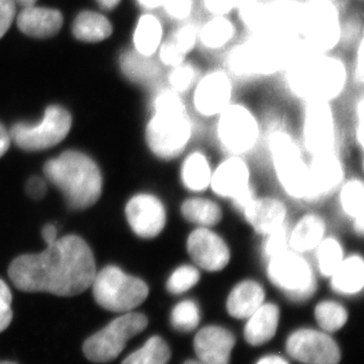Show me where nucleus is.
<instances>
[{
	"instance_id": "42",
	"label": "nucleus",
	"mask_w": 364,
	"mask_h": 364,
	"mask_svg": "<svg viewBox=\"0 0 364 364\" xmlns=\"http://www.w3.org/2000/svg\"><path fill=\"white\" fill-rule=\"evenodd\" d=\"M289 229L286 224L263 237L262 254L265 259L289 250Z\"/></svg>"
},
{
	"instance_id": "21",
	"label": "nucleus",
	"mask_w": 364,
	"mask_h": 364,
	"mask_svg": "<svg viewBox=\"0 0 364 364\" xmlns=\"http://www.w3.org/2000/svg\"><path fill=\"white\" fill-rule=\"evenodd\" d=\"M242 215L256 234L264 237L287 224V208L279 198L255 196L242 210Z\"/></svg>"
},
{
	"instance_id": "52",
	"label": "nucleus",
	"mask_w": 364,
	"mask_h": 364,
	"mask_svg": "<svg viewBox=\"0 0 364 364\" xmlns=\"http://www.w3.org/2000/svg\"><path fill=\"white\" fill-rule=\"evenodd\" d=\"M42 236L46 243H47V246L51 245V244L57 240L56 227L53 226V225H47V226H45L44 229L42 230Z\"/></svg>"
},
{
	"instance_id": "57",
	"label": "nucleus",
	"mask_w": 364,
	"mask_h": 364,
	"mask_svg": "<svg viewBox=\"0 0 364 364\" xmlns=\"http://www.w3.org/2000/svg\"><path fill=\"white\" fill-rule=\"evenodd\" d=\"M183 364H205V363H202V361H200V360H188V361H186V363H184Z\"/></svg>"
},
{
	"instance_id": "33",
	"label": "nucleus",
	"mask_w": 364,
	"mask_h": 364,
	"mask_svg": "<svg viewBox=\"0 0 364 364\" xmlns=\"http://www.w3.org/2000/svg\"><path fill=\"white\" fill-rule=\"evenodd\" d=\"M314 251L318 272L326 279L331 277L345 258L341 242L332 236H326Z\"/></svg>"
},
{
	"instance_id": "39",
	"label": "nucleus",
	"mask_w": 364,
	"mask_h": 364,
	"mask_svg": "<svg viewBox=\"0 0 364 364\" xmlns=\"http://www.w3.org/2000/svg\"><path fill=\"white\" fill-rule=\"evenodd\" d=\"M202 279V273L195 264L178 265L167 279L166 289L171 294H186L198 286Z\"/></svg>"
},
{
	"instance_id": "23",
	"label": "nucleus",
	"mask_w": 364,
	"mask_h": 364,
	"mask_svg": "<svg viewBox=\"0 0 364 364\" xmlns=\"http://www.w3.org/2000/svg\"><path fill=\"white\" fill-rule=\"evenodd\" d=\"M327 225L322 215L306 213L289 229V250L299 254L313 252L327 235Z\"/></svg>"
},
{
	"instance_id": "36",
	"label": "nucleus",
	"mask_w": 364,
	"mask_h": 364,
	"mask_svg": "<svg viewBox=\"0 0 364 364\" xmlns=\"http://www.w3.org/2000/svg\"><path fill=\"white\" fill-rule=\"evenodd\" d=\"M170 356L171 352L166 342L161 337L153 336L122 364H167Z\"/></svg>"
},
{
	"instance_id": "50",
	"label": "nucleus",
	"mask_w": 364,
	"mask_h": 364,
	"mask_svg": "<svg viewBox=\"0 0 364 364\" xmlns=\"http://www.w3.org/2000/svg\"><path fill=\"white\" fill-rule=\"evenodd\" d=\"M354 74H355L358 82L363 85L364 79V44L363 39H360L359 42L358 53H356L355 68H354Z\"/></svg>"
},
{
	"instance_id": "44",
	"label": "nucleus",
	"mask_w": 364,
	"mask_h": 364,
	"mask_svg": "<svg viewBox=\"0 0 364 364\" xmlns=\"http://www.w3.org/2000/svg\"><path fill=\"white\" fill-rule=\"evenodd\" d=\"M11 303H13V296H11V289L4 280L0 279V333L7 329L13 321Z\"/></svg>"
},
{
	"instance_id": "41",
	"label": "nucleus",
	"mask_w": 364,
	"mask_h": 364,
	"mask_svg": "<svg viewBox=\"0 0 364 364\" xmlns=\"http://www.w3.org/2000/svg\"><path fill=\"white\" fill-rule=\"evenodd\" d=\"M168 40L186 57L195 49L196 43L198 42V28L195 23H183L176 28Z\"/></svg>"
},
{
	"instance_id": "40",
	"label": "nucleus",
	"mask_w": 364,
	"mask_h": 364,
	"mask_svg": "<svg viewBox=\"0 0 364 364\" xmlns=\"http://www.w3.org/2000/svg\"><path fill=\"white\" fill-rule=\"evenodd\" d=\"M196 71L195 67L186 64V62L172 67L168 75L170 90L182 95L196 85Z\"/></svg>"
},
{
	"instance_id": "22",
	"label": "nucleus",
	"mask_w": 364,
	"mask_h": 364,
	"mask_svg": "<svg viewBox=\"0 0 364 364\" xmlns=\"http://www.w3.org/2000/svg\"><path fill=\"white\" fill-rule=\"evenodd\" d=\"M301 6L299 0L264 1V33L299 37Z\"/></svg>"
},
{
	"instance_id": "28",
	"label": "nucleus",
	"mask_w": 364,
	"mask_h": 364,
	"mask_svg": "<svg viewBox=\"0 0 364 364\" xmlns=\"http://www.w3.org/2000/svg\"><path fill=\"white\" fill-rule=\"evenodd\" d=\"M212 173V166L205 153L193 151L182 162L181 181L186 191L202 193L210 188Z\"/></svg>"
},
{
	"instance_id": "13",
	"label": "nucleus",
	"mask_w": 364,
	"mask_h": 364,
	"mask_svg": "<svg viewBox=\"0 0 364 364\" xmlns=\"http://www.w3.org/2000/svg\"><path fill=\"white\" fill-rule=\"evenodd\" d=\"M210 188L215 196L232 200L237 210H244L255 198L247 162L231 155L213 169Z\"/></svg>"
},
{
	"instance_id": "5",
	"label": "nucleus",
	"mask_w": 364,
	"mask_h": 364,
	"mask_svg": "<svg viewBox=\"0 0 364 364\" xmlns=\"http://www.w3.org/2000/svg\"><path fill=\"white\" fill-rule=\"evenodd\" d=\"M46 178L58 188L72 208L85 210L100 200L102 177L91 158L77 151H66L44 166Z\"/></svg>"
},
{
	"instance_id": "14",
	"label": "nucleus",
	"mask_w": 364,
	"mask_h": 364,
	"mask_svg": "<svg viewBox=\"0 0 364 364\" xmlns=\"http://www.w3.org/2000/svg\"><path fill=\"white\" fill-rule=\"evenodd\" d=\"M186 247L193 264L203 272H222L231 261L227 241L213 228L196 227L188 234Z\"/></svg>"
},
{
	"instance_id": "20",
	"label": "nucleus",
	"mask_w": 364,
	"mask_h": 364,
	"mask_svg": "<svg viewBox=\"0 0 364 364\" xmlns=\"http://www.w3.org/2000/svg\"><path fill=\"white\" fill-rule=\"evenodd\" d=\"M236 339L221 326H207L196 335L193 347L198 360L205 364H230Z\"/></svg>"
},
{
	"instance_id": "9",
	"label": "nucleus",
	"mask_w": 364,
	"mask_h": 364,
	"mask_svg": "<svg viewBox=\"0 0 364 364\" xmlns=\"http://www.w3.org/2000/svg\"><path fill=\"white\" fill-rule=\"evenodd\" d=\"M273 168L284 193L294 200H305L308 163L291 134L275 129L268 136Z\"/></svg>"
},
{
	"instance_id": "3",
	"label": "nucleus",
	"mask_w": 364,
	"mask_h": 364,
	"mask_svg": "<svg viewBox=\"0 0 364 364\" xmlns=\"http://www.w3.org/2000/svg\"><path fill=\"white\" fill-rule=\"evenodd\" d=\"M286 73L287 85L299 100L306 102H329L343 92L348 80L346 65L331 53L306 49Z\"/></svg>"
},
{
	"instance_id": "19",
	"label": "nucleus",
	"mask_w": 364,
	"mask_h": 364,
	"mask_svg": "<svg viewBox=\"0 0 364 364\" xmlns=\"http://www.w3.org/2000/svg\"><path fill=\"white\" fill-rule=\"evenodd\" d=\"M126 215L134 233L141 238H155L166 226L167 213L164 203L150 193L133 196L127 203Z\"/></svg>"
},
{
	"instance_id": "24",
	"label": "nucleus",
	"mask_w": 364,
	"mask_h": 364,
	"mask_svg": "<svg viewBox=\"0 0 364 364\" xmlns=\"http://www.w3.org/2000/svg\"><path fill=\"white\" fill-rule=\"evenodd\" d=\"M265 296L264 287L257 280H240L228 294L227 312L231 317L246 320L265 303Z\"/></svg>"
},
{
	"instance_id": "34",
	"label": "nucleus",
	"mask_w": 364,
	"mask_h": 364,
	"mask_svg": "<svg viewBox=\"0 0 364 364\" xmlns=\"http://www.w3.org/2000/svg\"><path fill=\"white\" fill-rule=\"evenodd\" d=\"M339 203L341 210L352 222L364 219V186L363 181L351 178L340 186Z\"/></svg>"
},
{
	"instance_id": "45",
	"label": "nucleus",
	"mask_w": 364,
	"mask_h": 364,
	"mask_svg": "<svg viewBox=\"0 0 364 364\" xmlns=\"http://www.w3.org/2000/svg\"><path fill=\"white\" fill-rule=\"evenodd\" d=\"M158 51H159L160 61L165 66L171 67L172 68V67H176L186 62V56L181 54L176 49V46L172 44L168 39L162 42Z\"/></svg>"
},
{
	"instance_id": "29",
	"label": "nucleus",
	"mask_w": 364,
	"mask_h": 364,
	"mask_svg": "<svg viewBox=\"0 0 364 364\" xmlns=\"http://www.w3.org/2000/svg\"><path fill=\"white\" fill-rule=\"evenodd\" d=\"M181 214L186 222L200 228H214L223 220V210L219 203L198 196L182 202Z\"/></svg>"
},
{
	"instance_id": "43",
	"label": "nucleus",
	"mask_w": 364,
	"mask_h": 364,
	"mask_svg": "<svg viewBox=\"0 0 364 364\" xmlns=\"http://www.w3.org/2000/svg\"><path fill=\"white\" fill-rule=\"evenodd\" d=\"M195 0H163L162 9L172 20L184 21L193 13Z\"/></svg>"
},
{
	"instance_id": "58",
	"label": "nucleus",
	"mask_w": 364,
	"mask_h": 364,
	"mask_svg": "<svg viewBox=\"0 0 364 364\" xmlns=\"http://www.w3.org/2000/svg\"><path fill=\"white\" fill-rule=\"evenodd\" d=\"M250 1H253V0H238V4H239L238 9L241 6H243V4H247V2H250Z\"/></svg>"
},
{
	"instance_id": "38",
	"label": "nucleus",
	"mask_w": 364,
	"mask_h": 364,
	"mask_svg": "<svg viewBox=\"0 0 364 364\" xmlns=\"http://www.w3.org/2000/svg\"><path fill=\"white\" fill-rule=\"evenodd\" d=\"M172 327L179 332H191L200 322V309L193 299H183L174 306L170 316Z\"/></svg>"
},
{
	"instance_id": "37",
	"label": "nucleus",
	"mask_w": 364,
	"mask_h": 364,
	"mask_svg": "<svg viewBox=\"0 0 364 364\" xmlns=\"http://www.w3.org/2000/svg\"><path fill=\"white\" fill-rule=\"evenodd\" d=\"M121 68L124 75L136 82H145L156 73V66L151 57H145L136 51L124 53L121 57Z\"/></svg>"
},
{
	"instance_id": "8",
	"label": "nucleus",
	"mask_w": 364,
	"mask_h": 364,
	"mask_svg": "<svg viewBox=\"0 0 364 364\" xmlns=\"http://www.w3.org/2000/svg\"><path fill=\"white\" fill-rule=\"evenodd\" d=\"M267 274L273 286L294 303H305L317 289L315 269L303 254L287 250L267 260Z\"/></svg>"
},
{
	"instance_id": "6",
	"label": "nucleus",
	"mask_w": 364,
	"mask_h": 364,
	"mask_svg": "<svg viewBox=\"0 0 364 364\" xmlns=\"http://www.w3.org/2000/svg\"><path fill=\"white\" fill-rule=\"evenodd\" d=\"M91 287L97 305L114 313L131 312L149 296V287L143 279L127 274L114 265L95 273Z\"/></svg>"
},
{
	"instance_id": "31",
	"label": "nucleus",
	"mask_w": 364,
	"mask_h": 364,
	"mask_svg": "<svg viewBox=\"0 0 364 364\" xmlns=\"http://www.w3.org/2000/svg\"><path fill=\"white\" fill-rule=\"evenodd\" d=\"M76 39L87 43H97L107 39L112 33V23L102 14L93 11L79 14L73 23Z\"/></svg>"
},
{
	"instance_id": "55",
	"label": "nucleus",
	"mask_w": 364,
	"mask_h": 364,
	"mask_svg": "<svg viewBox=\"0 0 364 364\" xmlns=\"http://www.w3.org/2000/svg\"><path fill=\"white\" fill-rule=\"evenodd\" d=\"M97 4L102 9H107V11H111L117 7V4L121 2V0H97Z\"/></svg>"
},
{
	"instance_id": "27",
	"label": "nucleus",
	"mask_w": 364,
	"mask_h": 364,
	"mask_svg": "<svg viewBox=\"0 0 364 364\" xmlns=\"http://www.w3.org/2000/svg\"><path fill=\"white\" fill-rule=\"evenodd\" d=\"M335 293L345 296L360 294L364 287V259L360 254L345 256L339 267L329 277Z\"/></svg>"
},
{
	"instance_id": "48",
	"label": "nucleus",
	"mask_w": 364,
	"mask_h": 364,
	"mask_svg": "<svg viewBox=\"0 0 364 364\" xmlns=\"http://www.w3.org/2000/svg\"><path fill=\"white\" fill-rule=\"evenodd\" d=\"M26 191L33 200H41L46 195L47 186L40 177H32L26 182Z\"/></svg>"
},
{
	"instance_id": "4",
	"label": "nucleus",
	"mask_w": 364,
	"mask_h": 364,
	"mask_svg": "<svg viewBox=\"0 0 364 364\" xmlns=\"http://www.w3.org/2000/svg\"><path fill=\"white\" fill-rule=\"evenodd\" d=\"M193 126L179 93L167 88L153 100V116L146 127V141L153 154L160 159L178 157L188 147Z\"/></svg>"
},
{
	"instance_id": "17",
	"label": "nucleus",
	"mask_w": 364,
	"mask_h": 364,
	"mask_svg": "<svg viewBox=\"0 0 364 364\" xmlns=\"http://www.w3.org/2000/svg\"><path fill=\"white\" fill-rule=\"evenodd\" d=\"M344 181V168L334 151L313 155L306 170V202H318L334 193Z\"/></svg>"
},
{
	"instance_id": "30",
	"label": "nucleus",
	"mask_w": 364,
	"mask_h": 364,
	"mask_svg": "<svg viewBox=\"0 0 364 364\" xmlns=\"http://www.w3.org/2000/svg\"><path fill=\"white\" fill-rule=\"evenodd\" d=\"M162 41L161 21L153 14H143L134 33L136 52L145 57H152L159 50Z\"/></svg>"
},
{
	"instance_id": "49",
	"label": "nucleus",
	"mask_w": 364,
	"mask_h": 364,
	"mask_svg": "<svg viewBox=\"0 0 364 364\" xmlns=\"http://www.w3.org/2000/svg\"><path fill=\"white\" fill-rule=\"evenodd\" d=\"M356 138L361 148L363 147L364 138V102L363 97H361L358 100V107H356Z\"/></svg>"
},
{
	"instance_id": "35",
	"label": "nucleus",
	"mask_w": 364,
	"mask_h": 364,
	"mask_svg": "<svg viewBox=\"0 0 364 364\" xmlns=\"http://www.w3.org/2000/svg\"><path fill=\"white\" fill-rule=\"evenodd\" d=\"M315 318L321 329L326 333L339 331L348 320V312L339 301L325 299L315 308Z\"/></svg>"
},
{
	"instance_id": "7",
	"label": "nucleus",
	"mask_w": 364,
	"mask_h": 364,
	"mask_svg": "<svg viewBox=\"0 0 364 364\" xmlns=\"http://www.w3.org/2000/svg\"><path fill=\"white\" fill-rule=\"evenodd\" d=\"M342 36L341 16L335 0H306L301 6L299 37L306 49L331 53Z\"/></svg>"
},
{
	"instance_id": "56",
	"label": "nucleus",
	"mask_w": 364,
	"mask_h": 364,
	"mask_svg": "<svg viewBox=\"0 0 364 364\" xmlns=\"http://www.w3.org/2000/svg\"><path fill=\"white\" fill-rule=\"evenodd\" d=\"M14 1L18 2V4H21V6L28 7L35 6L37 0H14Z\"/></svg>"
},
{
	"instance_id": "1",
	"label": "nucleus",
	"mask_w": 364,
	"mask_h": 364,
	"mask_svg": "<svg viewBox=\"0 0 364 364\" xmlns=\"http://www.w3.org/2000/svg\"><path fill=\"white\" fill-rule=\"evenodd\" d=\"M95 273L92 251L75 235L57 239L39 254L21 255L9 268V279L20 291L59 296L85 293Z\"/></svg>"
},
{
	"instance_id": "10",
	"label": "nucleus",
	"mask_w": 364,
	"mask_h": 364,
	"mask_svg": "<svg viewBox=\"0 0 364 364\" xmlns=\"http://www.w3.org/2000/svg\"><path fill=\"white\" fill-rule=\"evenodd\" d=\"M147 326L148 318L143 314L124 313L86 340L83 353L91 363H111L122 353L127 342L143 332Z\"/></svg>"
},
{
	"instance_id": "15",
	"label": "nucleus",
	"mask_w": 364,
	"mask_h": 364,
	"mask_svg": "<svg viewBox=\"0 0 364 364\" xmlns=\"http://www.w3.org/2000/svg\"><path fill=\"white\" fill-rule=\"evenodd\" d=\"M303 142L311 155L334 151L336 121L329 102H306L303 117Z\"/></svg>"
},
{
	"instance_id": "2",
	"label": "nucleus",
	"mask_w": 364,
	"mask_h": 364,
	"mask_svg": "<svg viewBox=\"0 0 364 364\" xmlns=\"http://www.w3.org/2000/svg\"><path fill=\"white\" fill-rule=\"evenodd\" d=\"M306 49L298 36L253 33L229 52L227 66L240 77L273 75L286 71Z\"/></svg>"
},
{
	"instance_id": "51",
	"label": "nucleus",
	"mask_w": 364,
	"mask_h": 364,
	"mask_svg": "<svg viewBox=\"0 0 364 364\" xmlns=\"http://www.w3.org/2000/svg\"><path fill=\"white\" fill-rule=\"evenodd\" d=\"M11 145V136L6 129L0 124V158L4 156Z\"/></svg>"
},
{
	"instance_id": "11",
	"label": "nucleus",
	"mask_w": 364,
	"mask_h": 364,
	"mask_svg": "<svg viewBox=\"0 0 364 364\" xmlns=\"http://www.w3.org/2000/svg\"><path fill=\"white\" fill-rule=\"evenodd\" d=\"M217 138L231 155L242 156L255 147L260 127L253 112L242 104H230L218 116Z\"/></svg>"
},
{
	"instance_id": "46",
	"label": "nucleus",
	"mask_w": 364,
	"mask_h": 364,
	"mask_svg": "<svg viewBox=\"0 0 364 364\" xmlns=\"http://www.w3.org/2000/svg\"><path fill=\"white\" fill-rule=\"evenodd\" d=\"M203 7L212 16H227L238 9V0H203Z\"/></svg>"
},
{
	"instance_id": "54",
	"label": "nucleus",
	"mask_w": 364,
	"mask_h": 364,
	"mask_svg": "<svg viewBox=\"0 0 364 364\" xmlns=\"http://www.w3.org/2000/svg\"><path fill=\"white\" fill-rule=\"evenodd\" d=\"M146 9H157L162 7L163 0H136Z\"/></svg>"
},
{
	"instance_id": "18",
	"label": "nucleus",
	"mask_w": 364,
	"mask_h": 364,
	"mask_svg": "<svg viewBox=\"0 0 364 364\" xmlns=\"http://www.w3.org/2000/svg\"><path fill=\"white\" fill-rule=\"evenodd\" d=\"M232 97L233 83L229 74L222 70L210 71L196 82L193 107L200 116L218 117L232 104Z\"/></svg>"
},
{
	"instance_id": "53",
	"label": "nucleus",
	"mask_w": 364,
	"mask_h": 364,
	"mask_svg": "<svg viewBox=\"0 0 364 364\" xmlns=\"http://www.w3.org/2000/svg\"><path fill=\"white\" fill-rule=\"evenodd\" d=\"M256 364H289V363L279 355H268L261 358Z\"/></svg>"
},
{
	"instance_id": "25",
	"label": "nucleus",
	"mask_w": 364,
	"mask_h": 364,
	"mask_svg": "<svg viewBox=\"0 0 364 364\" xmlns=\"http://www.w3.org/2000/svg\"><path fill=\"white\" fill-rule=\"evenodd\" d=\"M63 25V16L56 9L25 7L18 16V28L33 38H50L57 35Z\"/></svg>"
},
{
	"instance_id": "26",
	"label": "nucleus",
	"mask_w": 364,
	"mask_h": 364,
	"mask_svg": "<svg viewBox=\"0 0 364 364\" xmlns=\"http://www.w3.org/2000/svg\"><path fill=\"white\" fill-rule=\"evenodd\" d=\"M280 318L279 306L273 303L262 304L246 318L244 336L246 341L252 346H261L267 343L277 334Z\"/></svg>"
},
{
	"instance_id": "16",
	"label": "nucleus",
	"mask_w": 364,
	"mask_h": 364,
	"mask_svg": "<svg viewBox=\"0 0 364 364\" xmlns=\"http://www.w3.org/2000/svg\"><path fill=\"white\" fill-rule=\"evenodd\" d=\"M286 346L289 355L304 364H338L341 359L338 345L324 331L296 330Z\"/></svg>"
},
{
	"instance_id": "32",
	"label": "nucleus",
	"mask_w": 364,
	"mask_h": 364,
	"mask_svg": "<svg viewBox=\"0 0 364 364\" xmlns=\"http://www.w3.org/2000/svg\"><path fill=\"white\" fill-rule=\"evenodd\" d=\"M236 33L233 21L227 16H212L198 28V42L208 50H220L226 47Z\"/></svg>"
},
{
	"instance_id": "59",
	"label": "nucleus",
	"mask_w": 364,
	"mask_h": 364,
	"mask_svg": "<svg viewBox=\"0 0 364 364\" xmlns=\"http://www.w3.org/2000/svg\"><path fill=\"white\" fill-rule=\"evenodd\" d=\"M0 364H16V363H11V361H2V363H0Z\"/></svg>"
},
{
	"instance_id": "47",
	"label": "nucleus",
	"mask_w": 364,
	"mask_h": 364,
	"mask_svg": "<svg viewBox=\"0 0 364 364\" xmlns=\"http://www.w3.org/2000/svg\"><path fill=\"white\" fill-rule=\"evenodd\" d=\"M16 16L14 0H0V39L6 35Z\"/></svg>"
},
{
	"instance_id": "12",
	"label": "nucleus",
	"mask_w": 364,
	"mask_h": 364,
	"mask_svg": "<svg viewBox=\"0 0 364 364\" xmlns=\"http://www.w3.org/2000/svg\"><path fill=\"white\" fill-rule=\"evenodd\" d=\"M72 126L71 114L59 105L47 107L40 124H16L9 131L21 149L40 151L54 147L68 135Z\"/></svg>"
}]
</instances>
